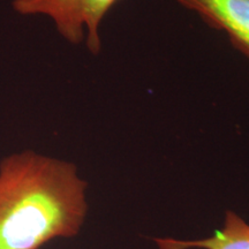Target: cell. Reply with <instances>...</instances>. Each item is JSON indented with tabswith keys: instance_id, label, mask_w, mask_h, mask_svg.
Returning <instances> with one entry per match:
<instances>
[{
	"instance_id": "6da1fadb",
	"label": "cell",
	"mask_w": 249,
	"mask_h": 249,
	"mask_svg": "<svg viewBox=\"0 0 249 249\" xmlns=\"http://www.w3.org/2000/svg\"><path fill=\"white\" fill-rule=\"evenodd\" d=\"M88 183L75 164L35 151L0 161V249H39L79 234Z\"/></svg>"
},
{
	"instance_id": "7a4b0ae2",
	"label": "cell",
	"mask_w": 249,
	"mask_h": 249,
	"mask_svg": "<svg viewBox=\"0 0 249 249\" xmlns=\"http://www.w3.org/2000/svg\"><path fill=\"white\" fill-rule=\"evenodd\" d=\"M119 0H14L13 8L21 15H44L52 20L61 37L71 44L86 40L89 52L102 50L99 28L110 9Z\"/></svg>"
},
{
	"instance_id": "3957f363",
	"label": "cell",
	"mask_w": 249,
	"mask_h": 249,
	"mask_svg": "<svg viewBox=\"0 0 249 249\" xmlns=\"http://www.w3.org/2000/svg\"><path fill=\"white\" fill-rule=\"evenodd\" d=\"M211 29L225 34L230 44L249 60V0H174Z\"/></svg>"
},
{
	"instance_id": "277c9868",
	"label": "cell",
	"mask_w": 249,
	"mask_h": 249,
	"mask_svg": "<svg viewBox=\"0 0 249 249\" xmlns=\"http://www.w3.org/2000/svg\"><path fill=\"white\" fill-rule=\"evenodd\" d=\"M160 249H249V224L234 211H226L224 225L208 238L197 240H177L156 238Z\"/></svg>"
}]
</instances>
